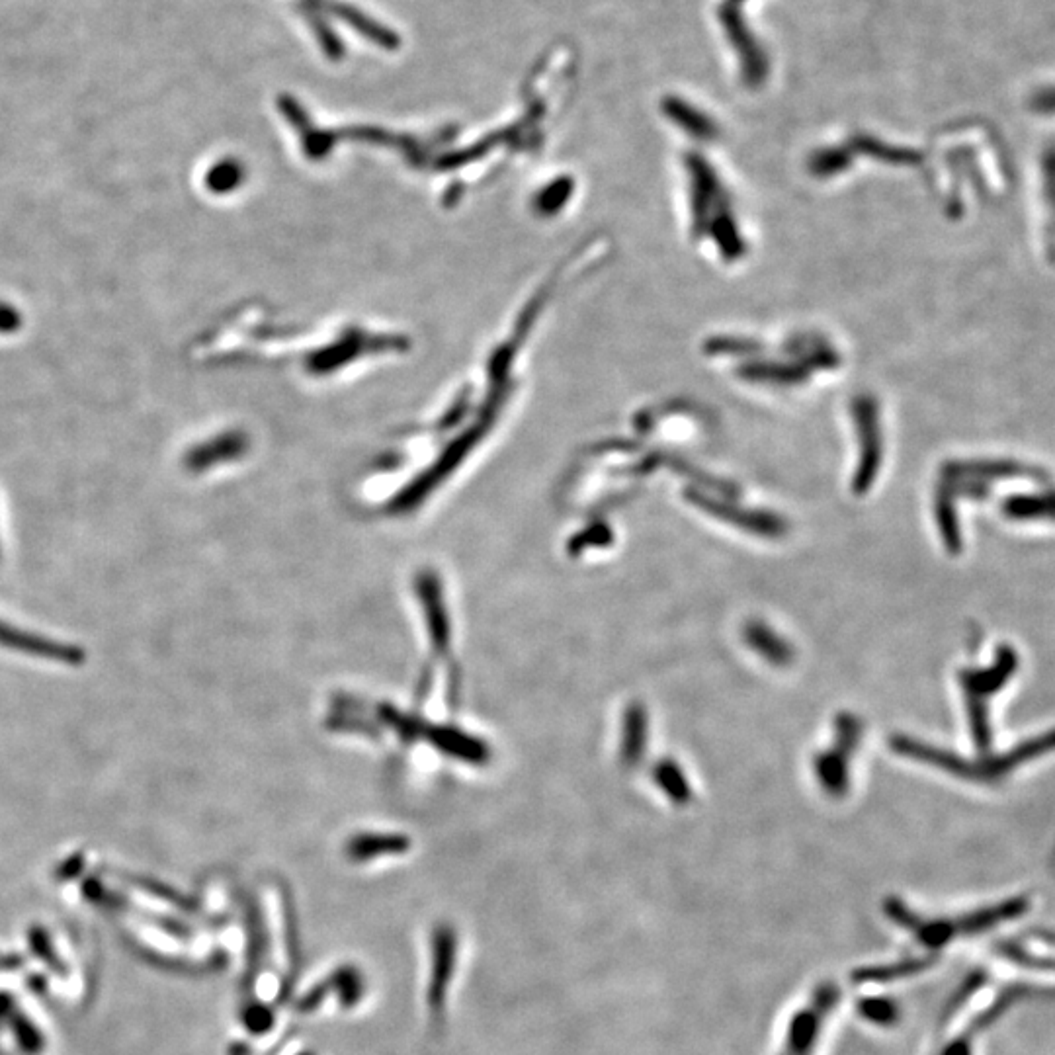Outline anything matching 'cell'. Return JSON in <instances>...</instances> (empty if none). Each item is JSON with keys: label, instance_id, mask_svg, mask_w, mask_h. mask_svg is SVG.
Here are the masks:
<instances>
[{"label": "cell", "instance_id": "6da1fadb", "mask_svg": "<svg viewBox=\"0 0 1055 1055\" xmlns=\"http://www.w3.org/2000/svg\"><path fill=\"white\" fill-rule=\"evenodd\" d=\"M1028 907H1030V903L1024 897H1018V899H1011L1007 903H1001V905H995V907H989V909H981L977 913H971L968 917H960L956 921L921 923V919L907 917V915H903L901 921L909 929H915L917 936L921 938V942H925L927 946H942V944L950 942L952 938L971 936V934L991 929L995 925L1013 921L1016 917H1020Z\"/></svg>", "mask_w": 1055, "mask_h": 1055}, {"label": "cell", "instance_id": "7a4b0ae2", "mask_svg": "<svg viewBox=\"0 0 1055 1055\" xmlns=\"http://www.w3.org/2000/svg\"><path fill=\"white\" fill-rule=\"evenodd\" d=\"M0 647L8 649L10 653H18V655L42 659V661L69 663V665L83 663V651L77 645H69L59 639H49L38 633L20 630L2 620H0Z\"/></svg>", "mask_w": 1055, "mask_h": 1055}, {"label": "cell", "instance_id": "3957f363", "mask_svg": "<svg viewBox=\"0 0 1055 1055\" xmlns=\"http://www.w3.org/2000/svg\"><path fill=\"white\" fill-rule=\"evenodd\" d=\"M456 952H458L456 932L448 927L436 929L432 936V968H430V985H428V1005L434 1016L442 1013L444 1009L446 991H448L452 973L456 970Z\"/></svg>", "mask_w": 1055, "mask_h": 1055}, {"label": "cell", "instance_id": "277c9868", "mask_svg": "<svg viewBox=\"0 0 1055 1055\" xmlns=\"http://www.w3.org/2000/svg\"><path fill=\"white\" fill-rule=\"evenodd\" d=\"M747 637H749V643H753L757 647V651H760L764 657H768L770 661H774V663L782 661L784 663V661L790 659L788 647L774 633L768 632L764 628L753 626L747 633Z\"/></svg>", "mask_w": 1055, "mask_h": 1055}, {"label": "cell", "instance_id": "5b68a950", "mask_svg": "<svg viewBox=\"0 0 1055 1055\" xmlns=\"http://www.w3.org/2000/svg\"><path fill=\"white\" fill-rule=\"evenodd\" d=\"M628 727H632V733L626 737V759L635 760V755L643 751V733H645L643 714L639 710H632L630 719H628Z\"/></svg>", "mask_w": 1055, "mask_h": 1055}, {"label": "cell", "instance_id": "8992f818", "mask_svg": "<svg viewBox=\"0 0 1055 1055\" xmlns=\"http://www.w3.org/2000/svg\"><path fill=\"white\" fill-rule=\"evenodd\" d=\"M659 782L663 784V788H665L673 798H676V800L688 796V790H686V782H684V778L680 776V772L676 770L675 766H671V764H665V766L659 768Z\"/></svg>", "mask_w": 1055, "mask_h": 1055}, {"label": "cell", "instance_id": "52a82bcc", "mask_svg": "<svg viewBox=\"0 0 1055 1055\" xmlns=\"http://www.w3.org/2000/svg\"><path fill=\"white\" fill-rule=\"evenodd\" d=\"M864 1014L876 1022H889L895 1014V1009L884 1001H872L868 1007H864Z\"/></svg>", "mask_w": 1055, "mask_h": 1055}, {"label": "cell", "instance_id": "ba28073f", "mask_svg": "<svg viewBox=\"0 0 1055 1055\" xmlns=\"http://www.w3.org/2000/svg\"><path fill=\"white\" fill-rule=\"evenodd\" d=\"M247 1022H249L247 1026L254 1032H264V1030H268L272 1026V1016L264 1007H258V1009L251 1011V1016H249Z\"/></svg>", "mask_w": 1055, "mask_h": 1055}, {"label": "cell", "instance_id": "9c48e42d", "mask_svg": "<svg viewBox=\"0 0 1055 1055\" xmlns=\"http://www.w3.org/2000/svg\"><path fill=\"white\" fill-rule=\"evenodd\" d=\"M1044 940H1046V942H1052V944H1055V934H1044Z\"/></svg>", "mask_w": 1055, "mask_h": 1055}, {"label": "cell", "instance_id": "30bf717a", "mask_svg": "<svg viewBox=\"0 0 1055 1055\" xmlns=\"http://www.w3.org/2000/svg\"><path fill=\"white\" fill-rule=\"evenodd\" d=\"M303 1055H309V1054H303Z\"/></svg>", "mask_w": 1055, "mask_h": 1055}]
</instances>
